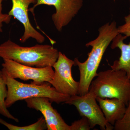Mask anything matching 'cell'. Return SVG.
Listing matches in <instances>:
<instances>
[{"instance_id": "e0dca14e", "label": "cell", "mask_w": 130, "mask_h": 130, "mask_svg": "<svg viewBox=\"0 0 130 130\" xmlns=\"http://www.w3.org/2000/svg\"><path fill=\"white\" fill-rule=\"evenodd\" d=\"M3 0H0V32H3V23L8 24L11 21L12 16L9 14L2 13V4Z\"/></svg>"}, {"instance_id": "5bb4252c", "label": "cell", "mask_w": 130, "mask_h": 130, "mask_svg": "<svg viewBox=\"0 0 130 130\" xmlns=\"http://www.w3.org/2000/svg\"><path fill=\"white\" fill-rule=\"evenodd\" d=\"M126 106L125 113L122 119L115 123L114 129L130 130V100Z\"/></svg>"}, {"instance_id": "ba28073f", "label": "cell", "mask_w": 130, "mask_h": 130, "mask_svg": "<svg viewBox=\"0 0 130 130\" xmlns=\"http://www.w3.org/2000/svg\"><path fill=\"white\" fill-rule=\"evenodd\" d=\"M3 68L13 78H20L23 81L32 80L36 85L49 83L54 77L53 67H33L22 64L8 59H4Z\"/></svg>"}, {"instance_id": "277c9868", "label": "cell", "mask_w": 130, "mask_h": 130, "mask_svg": "<svg viewBox=\"0 0 130 130\" xmlns=\"http://www.w3.org/2000/svg\"><path fill=\"white\" fill-rule=\"evenodd\" d=\"M89 91L96 97L116 98L127 105L130 100V79L121 70L102 71L91 82Z\"/></svg>"}, {"instance_id": "5b68a950", "label": "cell", "mask_w": 130, "mask_h": 130, "mask_svg": "<svg viewBox=\"0 0 130 130\" xmlns=\"http://www.w3.org/2000/svg\"><path fill=\"white\" fill-rule=\"evenodd\" d=\"M96 98L95 95L89 91L84 95L71 96L64 103L76 107L80 116L88 120L91 129L98 125L102 130L114 129V126L106 120Z\"/></svg>"}, {"instance_id": "7c38bea8", "label": "cell", "mask_w": 130, "mask_h": 130, "mask_svg": "<svg viewBox=\"0 0 130 130\" xmlns=\"http://www.w3.org/2000/svg\"><path fill=\"white\" fill-rule=\"evenodd\" d=\"M127 38L124 35L119 34L112 41L111 48L119 49L121 55L119 59L115 61L110 67L112 70H121L124 72L130 79V42L128 44L124 42Z\"/></svg>"}, {"instance_id": "9c48e42d", "label": "cell", "mask_w": 130, "mask_h": 130, "mask_svg": "<svg viewBox=\"0 0 130 130\" xmlns=\"http://www.w3.org/2000/svg\"><path fill=\"white\" fill-rule=\"evenodd\" d=\"M12 7L8 14L18 20L23 25L24 31L20 39L21 43L25 42L28 39H35L38 43H42L45 38L32 26L28 15L29 7L31 4L36 3L37 0H11Z\"/></svg>"}, {"instance_id": "8992f818", "label": "cell", "mask_w": 130, "mask_h": 130, "mask_svg": "<svg viewBox=\"0 0 130 130\" xmlns=\"http://www.w3.org/2000/svg\"><path fill=\"white\" fill-rule=\"evenodd\" d=\"M74 61L59 51L58 59L53 67L54 69L53 77L49 83L58 93L70 96L78 95L79 82L75 81L72 74Z\"/></svg>"}, {"instance_id": "6da1fadb", "label": "cell", "mask_w": 130, "mask_h": 130, "mask_svg": "<svg viewBox=\"0 0 130 130\" xmlns=\"http://www.w3.org/2000/svg\"><path fill=\"white\" fill-rule=\"evenodd\" d=\"M98 31L97 38L86 44V47L92 48L86 60L81 62L77 58L74 60V66H78L80 73L79 95H84L89 92L91 82L97 76L98 70L105 51L119 34L115 21L103 25L98 29Z\"/></svg>"}, {"instance_id": "8fae6325", "label": "cell", "mask_w": 130, "mask_h": 130, "mask_svg": "<svg viewBox=\"0 0 130 130\" xmlns=\"http://www.w3.org/2000/svg\"><path fill=\"white\" fill-rule=\"evenodd\" d=\"M96 101L108 123L114 125L125 113L126 105L116 98H102L96 97Z\"/></svg>"}, {"instance_id": "7a4b0ae2", "label": "cell", "mask_w": 130, "mask_h": 130, "mask_svg": "<svg viewBox=\"0 0 130 130\" xmlns=\"http://www.w3.org/2000/svg\"><path fill=\"white\" fill-rule=\"evenodd\" d=\"M59 51L49 44L22 47L10 40L0 45V58L12 60L22 64L37 68L53 67Z\"/></svg>"}, {"instance_id": "ac0fdd59", "label": "cell", "mask_w": 130, "mask_h": 130, "mask_svg": "<svg viewBox=\"0 0 130 130\" xmlns=\"http://www.w3.org/2000/svg\"><path fill=\"white\" fill-rule=\"evenodd\" d=\"M129 2H130V0H129Z\"/></svg>"}, {"instance_id": "2e32d148", "label": "cell", "mask_w": 130, "mask_h": 130, "mask_svg": "<svg viewBox=\"0 0 130 130\" xmlns=\"http://www.w3.org/2000/svg\"><path fill=\"white\" fill-rule=\"evenodd\" d=\"M125 23L118 27L119 34L124 35L127 37H130V10L129 14L124 18Z\"/></svg>"}, {"instance_id": "3957f363", "label": "cell", "mask_w": 130, "mask_h": 130, "mask_svg": "<svg viewBox=\"0 0 130 130\" xmlns=\"http://www.w3.org/2000/svg\"><path fill=\"white\" fill-rule=\"evenodd\" d=\"M2 71L7 86V95L5 104L7 108L18 101L28 98L46 97L51 102L60 104L64 103L71 96L58 93L54 87L49 84V83L41 85L35 84L32 82L30 84L23 83L9 76L3 68Z\"/></svg>"}, {"instance_id": "9a60e30c", "label": "cell", "mask_w": 130, "mask_h": 130, "mask_svg": "<svg viewBox=\"0 0 130 130\" xmlns=\"http://www.w3.org/2000/svg\"><path fill=\"white\" fill-rule=\"evenodd\" d=\"M70 126L71 130H90L91 129L88 120L84 117L73 122Z\"/></svg>"}, {"instance_id": "4fadbf2b", "label": "cell", "mask_w": 130, "mask_h": 130, "mask_svg": "<svg viewBox=\"0 0 130 130\" xmlns=\"http://www.w3.org/2000/svg\"><path fill=\"white\" fill-rule=\"evenodd\" d=\"M7 95V86L5 83L2 71L0 70V114L7 118L19 123L18 119L13 116L6 106L5 100Z\"/></svg>"}, {"instance_id": "30bf717a", "label": "cell", "mask_w": 130, "mask_h": 130, "mask_svg": "<svg viewBox=\"0 0 130 130\" xmlns=\"http://www.w3.org/2000/svg\"><path fill=\"white\" fill-rule=\"evenodd\" d=\"M29 108L41 112L44 117L48 130H71L68 125L56 109L52 106L48 98L36 97L25 100Z\"/></svg>"}, {"instance_id": "52a82bcc", "label": "cell", "mask_w": 130, "mask_h": 130, "mask_svg": "<svg viewBox=\"0 0 130 130\" xmlns=\"http://www.w3.org/2000/svg\"><path fill=\"white\" fill-rule=\"evenodd\" d=\"M83 4V0H37L36 3L29 8V11L34 16L35 8L38 6H53L56 12L52 14L51 18L56 30L60 32L77 14Z\"/></svg>"}]
</instances>
